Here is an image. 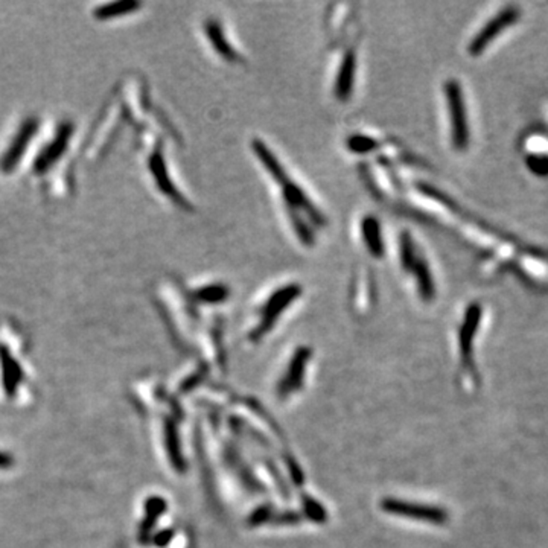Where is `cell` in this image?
<instances>
[{
    "instance_id": "obj_1",
    "label": "cell",
    "mask_w": 548,
    "mask_h": 548,
    "mask_svg": "<svg viewBox=\"0 0 548 548\" xmlns=\"http://www.w3.org/2000/svg\"><path fill=\"white\" fill-rule=\"evenodd\" d=\"M250 148L267 174L273 178L282 191L285 211L296 236L301 239L305 247H311L314 244V233L310 223L317 227H323L326 226V216L322 214L320 209L315 207L311 198L303 191V187L288 174L282 162H279L277 156L264 141L257 137L252 139Z\"/></svg>"
},
{
    "instance_id": "obj_2",
    "label": "cell",
    "mask_w": 548,
    "mask_h": 548,
    "mask_svg": "<svg viewBox=\"0 0 548 548\" xmlns=\"http://www.w3.org/2000/svg\"><path fill=\"white\" fill-rule=\"evenodd\" d=\"M445 99L451 121V139L457 151H465L470 145V125L462 87L455 79H448L445 83Z\"/></svg>"
},
{
    "instance_id": "obj_3",
    "label": "cell",
    "mask_w": 548,
    "mask_h": 548,
    "mask_svg": "<svg viewBox=\"0 0 548 548\" xmlns=\"http://www.w3.org/2000/svg\"><path fill=\"white\" fill-rule=\"evenodd\" d=\"M302 296V286L298 284H288L281 288L274 290L270 297H267V301L262 303L261 310V322L255 327L252 332V338L262 337L267 331H270V327L274 325V322L279 318L288 306H290L294 301Z\"/></svg>"
},
{
    "instance_id": "obj_4",
    "label": "cell",
    "mask_w": 548,
    "mask_h": 548,
    "mask_svg": "<svg viewBox=\"0 0 548 548\" xmlns=\"http://www.w3.org/2000/svg\"><path fill=\"white\" fill-rule=\"evenodd\" d=\"M148 169H149V174L153 177L154 185L157 186L158 191L162 192L163 197H166L169 202H173L178 209H182V211H187V212L192 211V204L180 194V191H178L177 186L174 185L171 175H169L162 144H158V146L154 148V151L149 153Z\"/></svg>"
},
{
    "instance_id": "obj_5",
    "label": "cell",
    "mask_w": 548,
    "mask_h": 548,
    "mask_svg": "<svg viewBox=\"0 0 548 548\" xmlns=\"http://www.w3.org/2000/svg\"><path fill=\"white\" fill-rule=\"evenodd\" d=\"M518 18H520V11H518L515 6L503 9L500 14H496L491 22L474 37V40L470 43V54L472 57L482 55L486 51V47L496 38V35L504 33L506 29L512 26Z\"/></svg>"
},
{
    "instance_id": "obj_6",
    "label": "cell",
    "mask_w": 548,
    "mask_h": 548,
    "mask_svg": "<svg viewBox=\"0 0 548 548\" xmlns=\"http://www.w3.org/2000/svg\"><path fill=\"white\" fill-rule=\"evenodd\" d=\"M356 66H358L356 46L352 45L344 51L334 79V96L338 103H347L354 93Z\"/></svg>"
},
{
    "instance_id": "obj_7",
    "label": "cell",
    "mask_w": 548,
    "mask_h": 548,
    "mask_svg": "<svg viewBox=\"0 0 548 548\" xmlns=\"http://www.w3.org/2000/svg\"><path fill=\"white\" fill-rule=\"evenodd\" d=\"M203 33L211 43L214 52L223 58L227 64H244L245 58L236 51V47L228 42L221 22L216 18H207L203 22Z\"/></svg>"
},
{
    "instance_id": "obj_8",
    "label": "cell",
    "mask_w": 548,
    "mask_h": 548,
    "mask_svg": "<svg viewBox=\"0 0 548 548\" xmlns=\"http://www.w3.org/2000/svg\"><path fill=\"white\" fill-rule=\"evenodd\" d=\"M480 318H482V306L478 303H472L465 314V322L460 327V334H458V338H460V352L462 358L466 364V367L472 368V342L474 337L477 334V327L480 325Z\"/></svg>"
},
{
    "instance_id": "obj_9",
    "label": "cell",
    "mask_w": 548,
    "mask_h": 548,
    "mask_svg": "<svg viewBox=\"0 0 548 548\" xmlns=\"http://www.w3.org/2000/svg\"><path fill=\"white\" fill-rule=\"evenodd\" d=\"M360 235L367 252L376 259H383L385 253V245L380 218H376L372 214L364 215L360 221Z\"/></svg>"
},
{
    "instance_id": "obj_10",
    "label": "cell",
    "mask_w": 548,
    "mask_h": 548,
    "mask_svg": "<svg viewBox=\"0 0 548 548\" xmlns=\"http://www.w3.org/2000/svg\"><path fill=\"white\" fill-rule=\"evenodd\" d=\"M408 273H412L414 276L417 291H419L424 301H433L434 296H436L434 279H433V274L430 270V265H428V262L422 256L416 259L413 267L410 268V272Z\"/></svg>"
},
{
    "instance_id": "obj_11",
    "label": "cell",
    "mask_w": 548,
    "mask_h": 548,
    "mask_svg": "<svg viewBox=\"0 0 548 548\" xmlns=\"http://www.w3.org/2000/svg\"><path fill=\"white\" fill-rule=\"evenodd\" d=\"M390 509L396 513L405 516L417 518V520H425L431 523H443L446 520V513L442 509L428 506H416V504H402V503H390Z\"/></svg>"
},
{
    "instance_id": "obj_12",
    "label": "cell",
    "mask_w": 548,
    "mask_h": 548,
    "mask_svg": "<svg viewBox=\"0 0 548 548\" xmlns=\"http://www.w3.org/2000/svg\"><path fill=\"white\" fill-rule=\"evenodd\" d=\"M231 294L228 286L224 284H206L192 291V297L198 303H221Z\"/></svg>"
},
{
    "instance_id": "obj_13",
    "label": "cell",
    "mask_w": 548,
    "mask_h": 548,
    "mask_svg": "<svg viewBox=\"0 0 548 548\" xmlns=\"http://www.w3.org/2000/svg\"><path fill=\"white\" fill-rule=\"evenodd\" d=\"M381 146H383V142L378 141V137H373L371 134L355 133L346 139V148L352 154H356V156L371 154Z\"/></svg>"
},
{
    "instance_id": "obj_14",
    "label": "cell",
    "mask_w": 548,
    "mask_h": 548,
    "mask_svg": "<svg viewBox=\"0 0 548 548\" xmlns=\"http://www.w3.org/2000/svg\"><path fill=\"white\" fill-rule=\"evenodd\" d=\"M373 277L368 273H360L355 277V303L358 310H366L371 306V298H373Z\"/></svg>"
},
{
    "instance_id": "obj_15",
    "label": "cell",
    "mask_w": 548,
    "mask_h": 548,
    "mask_svg": "<svg viewBox=\"0 0 548 548\" xmlns=\"http://www.w3.org/2000/svg\"><path fill=\"white\" fill-rule=\"evenodd\" d=\"M142 5L137 2H117V4H108L104 6L96 8L95 17L96 20H110L116 17H122L127 14L136 13Z\"/></svg>"
},
{
    "instance_id": "obj_16",
    "label": "cell",
    "mask_w": 548,
    "mask_h": 548,
    "mask_svg": "<svg viewBox=\"0 0 548 548\" xmlns=\"http://www.w3.org/2000/svg\"><path fill=\"white\" fill-rule=\"evenodd\" d=\"M419 256L421 255L417 253V247H416V243H414V239L412 238V235L408 232L401 233V236H400V261H401V267L407 273L410 272V268L413 267L414 261Z\"/></svg>"
},
{
    "instance_id": "obj_17",
    "label": "cell",
    "mask_w": 548,
    "mask_h": 548,
    "mask_svg": "<svg viewBox=\"0 0 548 548\" xmlns=\"http://www.w3.org/2000/svg\"><path fill=\"white\" fill-rule=\"evenodd\" d=\"M351 5H337V9L338 11H335V6L332 5L331 6V13H329L327 16V31L331 35L334 34H340L342 29L346 26L347 23V18L352 16V11H351Z\"/></svg>"
},
{
    "instance_id": "obj_18",
    "label": "cell",
    "mask_w": 548,
    "mask_h": 548,
    "mask_svg": "<svg viewBox=\"0 0 548 548\" xmlns=\"http://www.w3.org/2000/svg\"><path fill=\"white\" fill-rule=\"evenodd\" d=\"M527 166L536 175H548V157L547 156H529L527 157Z\"/></svg>"
}]
</instances>
